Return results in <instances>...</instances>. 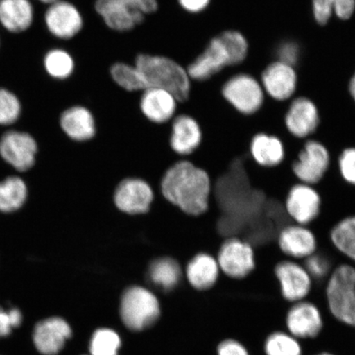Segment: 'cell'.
Masks as SVG:
<instances>
[{
	"label": "cell",
	"instance_id": "5b68a950",
	"mask_svg": "<svg viewBox=\"0 0 355 355\" xmlns=\"http://www.w3.org/2000/svg\"><path fill=\"white\" fill-rule=\"evenodd\" d=\"M95 10L114 32H130L158 10L157 0H96Z\"/></svg>",
	"mask_w": 355,
	"mask_h": 355
},
{
	"label": "cell",
	"instance_id": "b9f144b4",
	"mask_svg": "<svg viewBox=\"0 0 355 355\" xmlns=\"http://www.w3.org/2000/svg\"><path fill=\"white\" fill-rule=\"evenodd\" d=\"M349 90L350 95L353 97V99L355 101V73H354L352 78H350L349 84Z\"/></svg>",
	"mask_w": 355,
	"mask_h": 355
},
{
	"label": "cell",
	"instance_id": "9c48e42d",
	"mask_svg": "<svg viewBox=\"0 0 355 355\" xmlns=\"http://www.w3.org/2000/svg\"><path fill=\"white\" fill-rule=\"evenodd\" d=\"M159 314V300L148 288L132 286L123 291L121 300V316L128 329L144 330L157 321Z\"/></svg>",
	"mask_w": 355,
	"mask_h": 355
},
{
	"label": "cell",
	"instance_id": "f1b7e54d",
	"mask_svg": "<svg viewBox=\"0 0 355 355\" xmlns=\"http://www.w3.org/2000/svg\"><path fill=\"white\" fill-rule=\"evenodd\" d=\"M110 74L114 83L128 92H141L148 88L144 75L135 64L117 62L110 67Z\"/></svg>",
	"mask_w": 355,
	"mask_h": 355
},
{
	"label": "cell",
	"instance_id": "4316f807",
	"mask_svg": "<svg viewBox=\"0 0 355 355\" xmlns=\"http://www.w3.org/2000/svg\"><path fill=\"white\" fill-rule=\"evenodd\" d=\"M33 19V6L29 0H0V24L8 32H25Z\"/></svg>",
	"mask_w": 355,
	"mask_h": 355
},
{
	"label": "cell",
	"instance_id": "7c38bea8",
	"mask_svg": "<svg viewBox=\"0 0 355 355\" xmlns=\"http://www.w3.org/2000/svg\"><path fill=\"white\" fill-rule=\"evenodd\" d=\"M221 92L224 98L243 114H255L263 105V87L250 74L234 75L225 83Z\"/></svg>",
	"mask_w": 355,
	"mask_h": 355
},
{
	"label": "cell",
	"instance_id": "60d3db41",
	"mask_svg": "<svg viewBox=\"0 0 355 355\" xmlns=\"http://www.w3.org/2000/svg\"><path fill=\"white\" fill-rule=\"evenodd\" d=\"M348 322H346L345 325L349 327H355V302L353 306L352 312L349 313V316L348 318Z\"/></svg>",
	"mask_w": 355,
	"mask_h": 355
},
{
	"label": "cell",
	"instance_id": "ffe728a7",
	"mask_svg": "<svg viewBox=\"0 0 355 355\" xmlns=\"http://www.w3.org/2000/svg\"><path fill=\"white\" fill-rule=\"evenodd\" d=\"M250 154L255 165L263 171L277 170L285 163L287 152L281 137L266 132L257 133L250 144Z\"/></svg>",
	"mask_w": 355,
	"mask_h": 355
},
{
	"label": "cell",
	"instance_id": "e575fe53",
	"mask_svg": "<svg viewBox=\"0 0 355 355\" xmlns=\"http://www.w3.org/2000/svg\"><path fill=\"white\" fill-rule=\"evenodd\" d=\"M21 111L19 98L6 89L0 88V125L15 123L20 117Z\"/></svg>",
	"mask_w": 355,
	"mask_h": 355
},
{
	"label": "cell",
	"instance_id": "8992f818",
	"mask_svg": "<svg viewBox=\"0 0 355 355\" xmlns=\"http://www.w3.org/2000/svg\"><path fill=\"white\" fill-rule=\"evenodd\" d=\"M329 148L316 139H308L291 163L293 179L300 183L316 186L323 183L333 168Z\"/></svg>",
	"mask_w": 355,
	"mask_h": 355
},
{
	"label": "cell",
	"instance_id": "9a60e30c",
	"mask_svg": "<svg viewBox=\"0 0 355 355\" xmlns=\"http://www.w3.org/2000/svg\"><path fill=\"white\" fill-rule=\"evenodd\" d=\"M37 144L28 132L8 131L0 139V155L8 165L24 172L35 165Z\"/></svg>",
	"mask_w": 355,
	"mask_h": 355
},
{
	"label": "cell",
	"instance_id": "1f68e13d",
	"mask_svg": "<svg viewBox=\"0 0 355 355\" xmlns=\"http://www.w3.org/2000/svg\"><path fill=\"white\" fill-rule=\"evenodd\" d=\"M44 66L51 78L64 80L72 76L75 62L68 51L63 49H54L44 56Z\"/></svg>",
	"mask_w": 355,
	"mask_h": 355
},
{
	"label": "cell",
	"instance_id": "f546056e",
	"mask_svg": "<svg viewBox=\"0 0 355 355\" xmlns=\"http://www.w3.org/2000/svg\"><path fill=\"white\" fill-rule=\"evenodd\" d=\"M313 13L315 20L326 25L333 13L341 20H348L355 11V0H313Z\"/></svg>",
	"mask_w": 355,
	"mask_h": 355
},
{
	"label": "cell",
	"instance_id": "f35d334b",
	"mask_svg": "<svg viewBox=\"0 0 355 355\" xmlns=\"http://www.w3.org/2000/svg\"><path fill=\"white\" fill-rule=\"evenodd\" d=\"M218 355H251L248 348L241 341L235 339H226L221 341L217 347Z\"/></svg>",
	"mask_w": 355,
	"mask_h": 355
},
{
	"label": "cell",
	"instance_id": "4fadbf2b",
	"mask_svg": "<svg viewBox=\"0 0 355 355\" xmlns=\"http://www.w3.org/2000/svg\"><path fill=\"white\" fill-rule=\"evenodd\" d=\"M287 331L297 339H315L324 328V318L320 308L309 300L292 304L286 314Z\"/></svg>",
	"mask_w": 355,
	"mask_h": 355
},
{
	"label": "cell",
	"instance_id": "d590c367",
	"mask_svg": "<svg viewBox=\"0 0 355 355\" xmlns=\"http://www.w3.org/2000/svg\"><path fill=\"white\" fill-rule=\"evenodd\" d=\"M336 174L348 187H355V146H347L336 159Z\"/></svg>",
	"mask_w": 355,
	"mask_h": 355
},
{
	"label": "cell",
	"instance_id": "4dcf8cb0",
	"mask_svg": "<svg viewBox=\"0 0 355 355\" xmlns=\"http://www.w3.org/2000/svg\"><path fill=\"white\" fill-rule=\"evenodd\" d=\"M265 355H303L300 340L288 331H277L266 336L263 344Z\"/></svg>",
	"mask_w": 355,
	"mask_h": 355
},
{
	"label": "cell",
	"instance_id": "603a6c76",
	"mask_svg": "<svg viewBox=\"0 0 355 355\" xmlns=\"http://www.w3.org/2000/svg\"><path fill=\"white\" fill-rule=\"evenodd\" d=\"M60 124L65 135L76 143H88L96 135V118L86 106L78 105L65 110Z\"/></svg>",
	"mask_w": 355,
	"mask_h": 355
},
{
	"label": "cell",
	"instance_id": "ba28073f",
	"mask_svg": "<svg viewBox=\"0 0 355 355\" xmlns=\"http://www.w3.org/2000/svg\"><path fill=\"white\" fill-rule=\"evenodd\" d=\"M324 207L321 191L316 186L295 181L283 198V211L290 222L313 226L320 220Z\"/></svg>",
	"mask_w": 355,
	"mask_h": 355
},
{
	"label": "cell",
	"instance_id": "52a82bcc",
	"mask_svg": "<svg viewBox=\"0 0 355 355\" xmlns=\"http://www.w3.org/2000/svg\"><path fill=\"white\" fill-rule=\"evenodd\" d=\"M325 298L331 316L345 325L355 301V265H336L325 282Z\"/></svg>",
	"mask_w": 355,
	"mask_h": 355
},
{
	"label": "cell",
	"instance_id": "74e56055",
	"mask_svg": "<svg viewBox=\"0 0 355 355\" xmlns=\"http://www.w3.org/2000/svg\"><path fill=\"white\" fill-rule=\"evenodd\" d=\"M277 54L279 61L294 67L300 60V49L296 42L287 41L279 44Z\"/></svg>",
	"mask_w": 355,
	"mask_h": 355
},
{
	"label": "cell",
	"instance_id": "6da1fadb",
	"mask_svg": "<svg viewBox=\"0 0 355 355\" xmlns=\"http://www.w3.org/2000/svg\"><path fill=\"white\" fill-rule=\"evenodd\" d=\"M161 193L167 202L186 214L201 216L210 210L213 180L203 168L187 159H181L163 176Z\"/></svg>",
	"mask_w": 355,
	"mask_h": 355
},
{
	"label": "cell",
	"instance_id": "7a4b0ae2",
	"mask_svg": "<svg viewBox=\"0 0 355 355\" xmlns=\"http://www.w3.org/2000/svg\"><path fill=\"white\" fill-rule=\"evenodd\" d=\"M248 53V43L244 35L228 30L216 35L205 50L187 68L191 80L206 81L226 67L241 64Z\"/></svg>",
	"mask_w": 355,
	"mask_h": 355
},
{
	"label": "cell",
	"instance_id": "ac0fdd59",
	"mask_svg": "<svg viewBox=\"0 0 355 355\" xmlns=\"http://www.w3.org/2000/svg\"><path fill=\"white\" fill-rule=\"evenodd\" d=\"M179 103L172 93L161 88L148 87L141 92L139 109L146 121L155 125H164L176 116Z\"/></svg>",
	"mask_w": 355,
	"mask_h": 355
},
{
	"label": "cell",
	"instance_id": "7402d4cb",
	"mask_svg": "<svg viewBox=\"0 0 355 355\" xmlns=\"http://www.w3.org/2000/svg\"><path fill=\"white\" fill-rule=\"evenodd\" d=\"M72 336L69 323L61 318H50L39 322L33 331L35 348L43 355H57Z\"/></svg>",
	"mask_w": 355,
	"mask_h": 355
},
{
	"label": "cell",
	"instance_id": "cb8c5ba5",
	"mask_svg": "<svg viewBox=\"0 0 355 355\" xmlns=\"http://www.w3.org/2000/svg\"><path fill=\"white\" fill-rule=\"evenodd\" d=\"M190 286L200 291H209L219 282L221 272L215 255L200 252L191 259L184 268Z\"/></svg>",
	"mask_w": 355,
	"mask_h": 355
},
{
	"label": "cell",
	"instance_id": "30bf717a",
	"mask_svg": "<svg viewBox=\"0 0 355 355\" xmlns=\"http://www.w3.org/2000/svg\"><path fill=\"white\" fill-rule=\"evenodd\" d=\"M272 270L284 300L292 304L308 300L315 283L302 261L281 257Z\"/></svg>",
	"mask_w": 355,
	"mask_h": 355
},
{
	"label": "cell",
	"instance_id": "5bb4252c",
	"mask_svg": "<svg viewBox=\"0 0 355 355\" xmlns=\"http://www.w3.org/2000/svg\"><path fill=\"white\" fill-rule=\"evenodd\" d=\"M154 198L153 190L148 183L137 178H128L115 189L113 200L119 211L137 216L149 211Z\"/></svg>",
	"mask_w": 355,
	"mask_h": 355
},
{
	"label": "cell",
	"instance_id": "7bdbcfd3",
	"mask_svg": "<svg viewBox=\"0 0 355 355\" xmlns=\"http://www.w3.org/2000/svg\"><path fill=\"white\" fill-rule=\"evenodd\" d=\"M39 1H41L44 3H47V4H52V3H54L57 1H59V0H39Z\"/></svg>",
	"mask_w": 355,
	"mask_h": 355
},
{
	"label": "cell",
	"instance_id": "836d02e7",
	"mask_svg": "<svg viewBox=\"0 0 355 355\" xmlns=\"http://www.w3.org/2000/svg\"><path fill=\"white\" fill-rule=\"evenodd\" d=\"M121 346V337L116 332L102 328L93 334L89 350L91 355H118Z\"/></svg>",
	"mask_w": 355,
	"mask_h": 355
},
{
	"label": "cell",
	"instance_id": "83f0119b",
	"mask_svg": "<svg viewBox=\"0 0 355 355\" xmlns=\"http://www.w3.org/2000/svg\"><path fill=\"white\" fill-rule=\"evenodd\" d=\"M28 196V186L20 177L10 176L0 182V211L12 213L24 205Z\"/></svg>",
	"mask_w": 355,
	"mask_h": 355
},
{
	"label": "cell",
	"instance_id": "d6986e66",
	"mask_svg": "<svg viewBox=\"0 0 355 355\" xmlns=\"http://www.w3.org/2000/svg\"><path fill=\"white\" fill-rule=\"evenodd\" d=\"M320 123L318 110L312 101L298 97L292 101L285 117L287 131L295 139H309Z\"/></svg>",
	"mask_w": 355,
	"mask_h": 355
},
{
	"label": "cell",
	"instance_id": "d4e9b609",
	"mask_svg": "<svg viewBox=\"0 0 355 355\" xmlns=\"http://www.w3.org/2000/svg\"><path fill=\"white\" fill-rule=\"evenodd\" d=\"M184 270L179 261L170 257H161L150 261L145 278L150 285L168 292L180 285Z\"/></svg>",
	"mask_w": 355,
	"mask_h": 355
},
{
	"label": "cell",
	"instance_id": "ab89813d",
	"mask_svg": "<svg viewBox=\"0 0 355 355\" xmlns=\"http://www.w3.org/2000/svg\"><path fill=\"white\" fill-rule=\"evenodd\" d=\"M183 10L189 13H199L209 6L211 0H178Z\"/></svg>",
	"mask_w": 355,
	"mask_h": 355
},
{
	"label": "cell",
	"instance_id": "2e32d148",
	"mask_svg": "<svg viewBox=\"0 0 355 355\" xmlns=\"http://www.w3.org/2000/svg\"><path fill=\"white\" fill-rule=\"evenodd\" d=\"M49 32L60 40H70L81 32L84 26L81 12L73 3L59 0L51 4L44 15Z\"/></svg>",
	"mask_w": 355,
	"mask_h": 355
},
{
	"label": "cell",
	"instance_id": "d6a6232c",
	"mask_svg": "<svg viewBox=\"0 0 355 355\" xmlns=\"http://www.w3.org/2000/svg\"><path fill=\"white\" fill-rule=\"evenodd\" d=\"M302 263L314 283L326 282L337 264L333 257L330 255L329 251L322 250V247Z\"/></svg>",
	"mask_w": 355,
	"mask_h": 355
},
{
	"label": "cell",
	"instance_id": "3957f363",
	"mask_svg": "<svg viewBox=\"0 0 355 355\" xmlns=\"http://www.w3.org/2000/svg\"><path fill=\"white\" fill-rule=\"evenodd\" d=\"M135 64L144 75L148 87L171 92L179 102L189 100L192 80L187 69L177 61L163 55L140 54Z\"/></svg>",
	"mask_w": 355,
	"mask_h": 355
},
{
	"label": "cell",
	"instance_id": "277c9868",
	"mask_svg": "<svg viewBox=\"0 0 355 355\" xmlns=\"http://www.w3.org/2000/svg\"><path fill=\"white\" fill-rule=\"evenodd\" d=\"M216 257L221 275L232 281H244L259 268L257 248L250 239L232 235L221 241Z\"/></svg>",
	"mask_w": 355,
	"mask_h": 355
},
{
	"label": "cell",
	"instance_id": "44dd1931",
	"mask_svg": "<svg viewBox=\"0 0 355 355\" xmlns=\"http://www.w3.org/2000/svg\"><path fill=\"white\" fill-rule=\"evenodd\" d=\"M298 83L294 67L281 61L273 62L261 74V86L274 100L286 101L295 94Z\"/></svg>",
	"mask_w": 355,
	"mask_h": 355
},
{
	"label": "cell",
	"instance_id": "e0dca14e",
	"mask_svg": "<svg viewBox=\"0 0 355 355\" xmlns=\"http://www.w3.org/2000/svg\"><path fill=\"white\" fill-rule=\"evenodd\" d=\"M202 140V130L196 119L182 114L173 119L168 145L175 154L184 159L199 149Z\"/></svg>",
	"mask_w": 355,
	"mask_h": 355
},
{
	"label": "cell",
	"instance_id": "8fae6325",
	"mask_svg": "<svg viewBox=\"0 0 355 355\" xmlns=\"http://www.w3.org/2000/svg\"><path fill=\"white\" fill-rule=\"evenodd\" d=\"M277 250L284 259L304 261L321 247V239L312 226L288 222L276 235Z\"/></svg>",
	"mask_w": 355,
	"mask_h": 355
},
{
	"label": "cell",
	"instance_id": "484cf974",
	"mask_svg": "<svg viewBox=\"0 0 355 355\" xmlns=\"http://www.w3.org/2000/svg\"><path fill=\"white\" fill-rule=\"evenodd\" d=\"M327 234L332 250L345 261L355 265V213L337 220Z\"/></svg>",
	"mask_w": 355,
	"mask_h": 355
},
{
	"label": "cell",
	"instance_id": "8d00e7d4",
	"mask_svg": "<svg viewBox=\"0 0 355 355\" xmlns=\"http://www.w3.org/2000/svg\"><path fill=\"white\" fill-rule=\"evenodd\" d=\"M21 322L22 315L19 309H0V337L10 336L13 328L19 327Z\"/></svg>",
	"mask_w": 355,
	"mask_h": 355
},
{
	"label": "cell",
	"instance_id": "ee69618b",
	"mask_svg": "<svg viewBox=\"0 0 355 355\" xmlns=\"http://www.w3.org/2000/svg\"><path fill=\"white\" fill-rule=\"evenodd\" d=\"M313 355H335L334 354H332V353H330V352H320V353H318L316 354H313Z\"/></svg>",
	"mask_w": 355,
	"mask_h": 355
}]
</instances>
